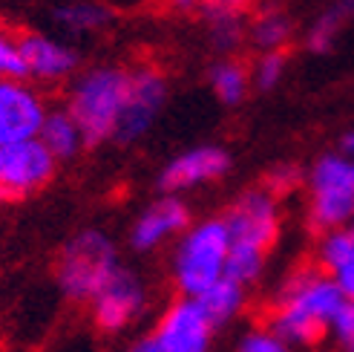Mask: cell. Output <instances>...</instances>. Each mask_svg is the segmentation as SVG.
Returning <instances> with one entry per match:
<instances>
[{
    "mask_svg": "<svg viewBox=\"0 0 354 352\" xmlns=\"http://www.w3.org/2000/svg\"><path fill=\"white\" fill-rule=\"evenodd\" d=\"M210 87L222 104H239L245 96H248V87H251V73L248 67L227 58V61H219L210 69Z\"/></svg>",
    "mask_w": 354,
    "mask_h": 352,
    "instance_id": "7402d4cb",
    "label": "cell"
},
{
    "mask_svg": "<svg viewBox=\"0 0 354 352\" xmlns=\"http://www.w3.org/2000/svg\"><path fill=\"white\" fill-rule=\"evenodd\" d=\"M351 21H354V0H337V3H331L308 29V49L328 52L334 46V41H337V35Z\"/></svg>",
    "mask_w": 354,
    "mask_h": 352,
    "instance_id": "ffe728a7",
    "label": "cell"
},
{
    "mask_svg": "<svg viewBox=\"0 0 354 352\" xmlns=\"http://www.w3.org/2000/svg\"><path fill=\"white\" fill-rule=\"evenodd\" d=\"M0 78H24L17 41L12 38L9 32H3V29H0Z\"/></svg>",
    "mask_w": 354,
    "mask_h": 352,
    "instance_id": "484cf974",
    "label": "cell"
},
{
    "mask_svg": "<svg viewBox=\"0 0 354 352\" xmlns=\"http://www.w3.org/2000/svg\"><path fill=\"white\" fill-rule=\"evenodd\" d=\"M38 142L52 153V159L61 162V159H73V156L86 145L84 142V133L81 127L73 121L66 110H46L44 121H41V130H38Z\"/></svg>",
    "mask_w": 354,
    "mask_h": 352,
    "instance_id": "2e32d148",
    "label": "cell"
},
{
    "mask_svg": "<svg viewBox=\"0 0 354 352\" xmlns=\"http://www.w3.org/2000/svg\"><path fill=\"white\" fill-rule=\"evenodd\" d=\"M55 165L58 162L52 159V153L38 139H24V142L3 145L0 148V191L9 200L41 191L52 179Z\"/></svg>",
    "mask_w": 354,
    "mask_h": 352,
    "instance_id": "9c48e42d",
    "label": "cell"
},
{
    "mask_svg": "<svg viewBox=\"0 0 354 352\" xmlns=\"http://www.w3.org/2000/svg\"><path fill=\"white\" fill-rule=\"evenodd\" d=\"M202 6H205L202 15H205V21H207V29H210V38H214V44L219 49L236 46L242 41V35L248 32V26L242 21V12L219 6V3H210V0H205Z\"/></svg>",
    "mask_w": 354,
    "mask_h": 352,
    "instance_id": "44dd1931",
    "label": "cell"
},
{
    "mask_svg": "<svg viewBox=\"0 0 354 352\" xmlns=\"http://www.w3.org/2000/svg\"><path fill=\"white\" fill-rule=\"evenodd\" d=\"M210 3H219V6H227V9H236V12H242L245 6H251L254 0H210Z\"/></svg>",
    "mask_w": 354,
    "mask_h": 352,
    "instance_id": "83f0119b",
    "label": "cell"
},
{
    "mask_svg": "<svg viewBox=\"0 0 354 352\" xmlns=\"http://www.w3.org/2000/svg\"><path fill=\"white\" fill-rule=\"evenodd\" d=\"M216 326L205 318L196 301L182 297L158 318L153 335L147 338L150 352H210Z\"/></svg>",
    "mask_w": 354,
    "mask_h": 352,
    "instance_id": "52a82bcc",
    "label": "cell"
},
{
    "mask_svg": "<svg viewBox=\"0 0 354 352\" xmlns=\"http://www.w3.org/2000/svg\"><path fill=\"white\" fill-rule=\"evenodd\" d=\"M227 252H231V240L222 220L187 225L173 254V280L179 292L196 301L202 292L219 283L227 272Z\"/></svg>",
    "mask_w": 354,
    "mask_h": 352,
    "instance_id": "277c9868",
    "label": "cell"
},
{
    "mask_svg": "<svg viewBox=\"0 0 354 352\" xmlns=\"http://www.w3.org/2000/svg\"><path fill=\"white\" fill-rule=\"evenodd\" d=\"M90 306L95 324L104 332H121L141 318L147 306V289L138 274H133L130 269H118L90 301Z\"/></svg>",
    "mask_w": 354,
    "mask_h": 352,
    "instance_id": "30bf717a",
    "label": "cell"
},
{
    "mask_svg": "<svg viewBox=\"0 0 354 352\" xmlns=\"http://www.w3.org/2000/svg\"><path fill=\"white\" fill-rule=\"evenodd\" d=\"M346 297L334 280L320 269H303L282 283L274 309L271 329L294 346H311L328 335V329L343 309Z\"/></svg>",
    "mask_w": 354,
    "mask_h": 352,
    "instance_id": "6da1fadb",
    "label": "cell"
},
{
    "mask_svg": "<svg viewBox=\"0 0 354 352\" xmlns=\"http://www.w3.org/2000/svg\"><path fill=\"white\" fill-rule=\"evenodd\" d=\"M231 168V159L222 148H190L185 153H179L173 162H167V168L162 170V188L170 193H179V191H190V188H199L205 182H214L219 176H225V170Z\"/></svg>",
    "mask_w": 354,
    "mask_h": 352,
    "instance_id": "4fadbf2b",
    "label": "cell"
},
{
    "mask_svg": "<svg viewBox=\"0 0 354 352\" xmlns=\"http://www.w3.org/2000/svg\"><path fill=\"white\" fill-rule=\"evenodd\" d=\"M308 217L320 231L346 228L354 217L351 159L343 153H326L308 173Z\"/></svg>",
    "mask_w": 354,
    "mask_h": 352,
    "instance_id": "8992f818",
    "label": "cell"
},
{
    "mask_svg": "<svg viewBox=\"0 0 354 352\" xmlns=\"http://www.w3.org/2000/svg\"><path fill=\"white\" fill-rule=\"evenodd\" d=\"M343 156L346 159H354V130L346 133V139H343Z\"/></svg>",
    "mask_w": 354,
    "mask_h": 352,
    "instance_id": "f1b7e54d",
    "label": "cell"
},
{
    "mask_svg": "<svg viewBox=\"0 0 354 352\" xmlns=\"http://www.w3.org/2000/svg\"><path fill=\"white\" fill-rule=\"evenodd\" d=\"M118 269L121 263L113 240L104 231H81L58 257V286L73 301H93Z\"/></svg>",
    "mask_w": 354,
    "mask_h": 352,
    "instance_id": "5b68a950",
    "label": "cell"
},
{
    "mask_svg": "<svg viewBox=\"0 0 354 352\" xmlns=\"http://www.w3.org/2000/svg\"><path fill=\"white\" fill-rule=\"evenodd\" d=\"M205 0H170V6H176V9H196Z\"/></svg>",
    "mask_w": 354,
    "mask_h": 352,
    "instance_id": "f546056e",
    "label": "cell"
},
{
    "mask_svg": "<svg viewBox=\"0 0 354 352\" xmlns=\"http://www.w3.org/2000/svg\"><path fill=\"white\" fill-rule=\"evenodd\" d=\"M351 179H354V162H351Z\"/></svg>",
    "mask_w": 354,
    "mask_h": 352,
    "instance_id": "d6a6232c",
    "label": "cell"
},
{
    "mask_svg": "<svg viewBox=\"0 0 354 352\" xmlns=\"http://www.w3.org/2000/svg\"><path fill=\"white\" fill-rule=\"evenodd\" d=\"M231 240L227 252V272L225 277L236 280L239 286H251L262 274L268 252L279 237V208L277 197H271L265 188L245 191L231 205L227 217H222Z\"/></svg>",
    "mask_w": 354,
    "mask_h": 352,
    "instance_id": "7a4b0ae2",
    "label": "cell"
},
{
    "mask_svg": "<svg viewBox=\"0 0 354 352\" xmlns=\"http://www.w3.org/2000/svg\"><path fill=\"white\" fill-rule=\"evenodd\" d=\"M187 225H190L187 205L179 197H170L167 193V197L156 200L150 208H145L136 217L130 228V243L136 252H156L165 243L182 237Z\"/></svg>",
    "mask_w": 354,
    "mask_h": 352,
    "instance_id": "7c38bea8",
    "label": "cell"
},
{
    "mask_svg": "<svg viewBox=\"0 0 354 352\" xmlns=\"http://www.w3.org/2000/svg\"><path fill=\"white\" fill-rule=\"evenodd\" d=\"M294 185H299V170L294 165H282V168H277L268 176V188H265V191H268L271 197H279V193L291 191Z\"/></svg>",
    "mask_w": 354,
    "mask_h": 352,
    "instance_id": "4316f807",
    "label": "cell"
},
{
    "mask_svg": "<svg viewBox=\"0 0 354 352\" xmlns=\"http://www.w3.org/2000/svg\"><path fill=\"white\" fill-rule=\"evenodd\" d=\"M44 116L46 104L26 78H0V148L35 139Z\"/></svg>",
    "mask_w": 354,
    "mask_h": 352,
    "instance_id": "8fae6325",
    "label": "cell"
},
{
    "mask_svg": "<svg viewBox=\"0 0 354 352\" xmlns=\"http://www.w3.org/2000/svg\"><path fill=\"white\" fill-rule=\"evenodd\" d=\"M245 286H239L236 280L231 277H222L219 283H214L207 292H202L196 297V303L199 309L205 312V318L214 324L216 329L225 326V324H231L234 318H239V312L245 309Z\"/></svg>",
    "mask_w": 354,
    "mask_h": 352,
    "instance_id": "e0dca14e",
    "label": "cell"
},
{
    "mask_svg": "<svg viewBox=\"0 0 354 352\" xmlns=\"http://www.w3.org/2000/svg\"><path fill=\"white\" fill-rule=\"evenodd\" d=\"M248 35H251V41L262 52H282V46H286L294 35V24L286 12L265 9L248 24Z\"/></svg>",
    "mask_w": 354,
    "mask_h": 352,
    "instance_id": "d6986e66",
    "label": "cell"
},
{
    "mask_svg": "<svg viewBox=\"0 0 354 352\" xmlns=\"http://www.w3.org/2000/svg\"><path fill=\"white\" fill-rule=\"evenodd\" d=\"M17 52H21L24 78H32V81L66 78L78 64L75 49H69L55 38H46V35H24L17 41Z\"/></svg>",
    "mask_w": 354,
    "mask_h": 352,
    "instance_id": "5bb4252c",
    "label": "cell"
},
{
    "mask_svg": "<svg viewBox=\"0 0 354 352\" xmlns=\"http://www.w3.org/2000/svg\"><path fill=\"white\" fill-rule=\"evenodd\" d=\"M234 352H291V346L282 341L271 326H254L242 332Z\"/></svg>",
    "mask_w": 354,
    "mask_h": 352,
    "instance_id": "603a6c76",
    "label": "cell"
},
{
    "mask_svg": "<svg viewBox=\"0 0 354 352\" xmlns=\"http://www.w3.org/2000/svg\"><path fill=\"white\" fill-rule=\"evenodd\" d=\"M55 21L69 35H93L107 26L110 12L93 0H69L55 9Z\"/></svg>",
    "mask_w": 354,
    "mask_h": 352,
    "instance_id": "ac0fdd59",
    "label": "cell"
},
{
    "mask_svg": "<svg viewBox=\"0 0 354 352\" xmlns=\"http://www.w3.org/2000/svg\"><path fill=\"white\" fill-rule=\"evenodd\" d=\"M165 98H167V81L162 73H156L150 67L133 69L130 84H127V98H124V110H121L113 142L130 145L136 139L145 136L153 127L156 116L162 113Z\"/></svg>",
    "mask_w": 354,
    "mask_h": 352,
    "instance_id": "ba28073f",
    "label": "cell"
},
{
    "mask_svg": "<svg viewBox=\"0 0 354 352\" xmlns=\"http://www.w3.org/2000/svg\"><path fill=\"white\" fill-rule=\"evenodd\" d=\"M286 76V55L282 52H262L254 67V84L259 90H274V87Z\"/></svg>",
    "mask_w": 354,
    "mask_h": 352,
    "instance_id": "cb8c5ba5",
    "label": "cell"
},
{
    "mask_svg": "<svg viewBox=\"0 0 354 352\" xmlns=\"http://www.w3.org/2000/svg\"><path fill=\"white\" fill-rule=\"evenodd\" d=\"M127 352H150V344H147V338H145V341H138V344H133Z\"/></svg>",
    "mask_w": 354,
    "mask_h": 352,
    "instance_id": "4dcf8cb0",
    "label": "cell"
},
{
    "mask_svg": "<svg viewBox=\"0 0 354 352\" xmlns=\"http://www.w3.org/2000/svg\"><path fill=\"white\" fill-rule=\"evenodd\" d=\"M328 338L337 352H354V301L343 303V309L337 312V318H334L328 329Z\"/></svg>",
    "mask_w": 354,
    "mask_h": 352,
    "instance_id": "d4e9b609",
    "label": "cell"
},
{
    "mask_svg": "<svg viewBox=\"0 0 354 352\" xmlns=\"http://www.w3.org/2000/svg\"><path fill=\"white\" fill-rule=\"evenodd\" d=\"M317 260H320V272L334 280V286L343 292L346 301H354V234L348 228L323 234Z\"/></svg>",
    "mask_w": 354,
    "mask_h": 352,
    "instance_id": "9a60e30c",
    "label": "cell"
},
{
    "mask_svg": "<svg viewBox=\"0 0 354 352\" xmlns=\"http://www.w3.org/2000/svg\"><path fill=\"white\" fill-rule=\"evenodd\" d=\"M130 73L121 67H98L81 76L69 93L66 113L81 127L86 145H101L115 136L127 98Z\"/></svg>",
    "mask_w": 354,
    "mask_h": 352,
    "instance_id": "3957f363",
    "label": "cell"
},
{
    "mask_svg": "<svg viewBox=\"0 0 354 352\" xmlns=\"http://www.w3.org/2000/svg\"><path fill=\"white\" fill-rule=\"evenodd\" d=\"M6 200H9V197H6V193H3V191H0V202H6Z\"/></svg>",
    "mask_w": 354,
    "mask_h": 352,
    "instance_id": "1f68e13d",
    "label": "cell"
}]
</instances>
